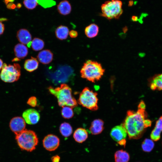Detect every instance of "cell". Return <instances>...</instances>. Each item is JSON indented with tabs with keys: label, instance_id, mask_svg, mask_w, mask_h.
Returning <instances> with one entry per match:
<instances>
[{
	"label": "cell",
	"instance_id": "1",
	"mask_svg": "<svg viewBox=\"0 0 162 162\" xmlns=\"http://www.w3.org/2000/svg\"><path fill=\"white\" fill-rule=\"evenodd\" d=\"M147 114L145 110L138 109L136 112L128 110L126 117L122 124L129 138H135L142 135L147 128L145 121Z\"/></svg>",
	"mask_w": 162,
	"mask_h": 162
},
{
	"label": "cell",
	"instance_id": "2",
	"mask_svg": "<svg viewBox=\"0 0 162 162\" xmlns=\"http://www.w3.org/2000/svg\"><path fill=\"white\" fill-rule=\"evenodd\" d=\"M48 89L50 93L57 98L60 106L73 108L77 106V102L72 95L71 89L67 84H62L56 88L50 86Z\"/></svg>",
	"mask_w": 162,
	"mask_h": 162
},
{
	"label": "cell",
	"instance_id": "3",
	"mask_svg": "<svg viewBox=\"0 0 162 162\" xmlns=\"http://www.w3.org/2000/svg\"><path fill=\"white\" fill-rule=\"evenodd\" d=\"M105 69L97 62L88 60L83 64L80 71L81 77L93 82L100 80L104 75Z\"/></svg>",
	"mask_w": 162,
	"mask_h": 162
},
{
	"label": "cell",
	"instance_id": "4",
	"mask_svg": "<svg viewBox=\"0 0 162 162\" xmlns=\"http://www.w3.org/2000/svg\"><path fill=\"white\" fill-rule=\"evenodd\" d=\"M16 139L21 149L30 152L35 149L38 142L36 133L32 130L26 129L16 135Z\"/></svg>",
	"mask_w": 162,
	"mask_h": 162
},
{
	"label": "cell",
	"instance_id": "5",
	"mask_svg": "<svg viewBox=\"0 0 162 162\" xmlns=\"http://www.w3.org/2000/svg\"><path fill=\"white\" fill-rule=\"evenodd\" d=\"M122 3L119 0H110L101 6V15L108 19H118L122 14Z\"/></svg>",
	"mask_w": 162,
	"mask_h": 162
},
{
	"label": "cell",
	"instance_id": "6",
	"mask_svg": "<svg viewBox=\"0 0 162 162\" xmlns=\"http://www.w3.org/2000/svg\"><path fill=\"white\" fill-rule=\"evenodd\" d=\"M97 95V93L90 90L88 87H85L80 94L78 103L83 106L91 110H96L98 108Z\"/></svg>",
	"mask_w": 162,
	"mask_h": 162
},
{
	"label": "cell",
	"instance_id": "7",
	"mask_svg": "<svg viewBox=\"0 0 162 162\" xmlns=\"http://www.w3.org/2000/svg\"><path fill=\"white\" fill-rule=\"evenodd\" d=\"M20 65L14 63L13 65H3L0 74L1 80L6 82H13L17 81L21 74Z\"/></svg>",
	"mask_w": 162,
	"mask_h": 162
},
{
	"label": "cell",
	"instance_id": "8",
	"mask_svg": "<svg viewBox=\"0 0 162 162\" xmlns=\"http://www.w3.org/2000/svg\"><path fill=\"white\" fill-rule=\"evenodd\" d=\"M110 135L112 138L119 144L124 145L125 143L127 133L122 124L113 127L111 130Z\"/></svg>",
	"mask_w": 162,
	"mask_h": 162
},
{
	"label": "cell",
	"instance_id": "9",
	"mask_svg": "<svg viewBox=\"0 0 162 162\" xmlns=\"http://www.w3.org/2000/svg\"><path fill=\"white\" fill-rule=\"evenodd\" d=\"M44 147L47 150L52 151L56 150L60 143L59 138L56 136L50 134L45 136L43 141Z\"/></svg>",
	"mask_w": 162,
	"mask_h": 162
},
{
	"label": "cell",
	"instance_id": "10",
	"mask_svg": "<svg viewBox=\"0 0 162 162\" xmlns=\"http://www.w3.org/2000/svg\"><path fill=\"white\" fill-rule=\"evenodd\" d=\"M26 125L24 120L21 117H15L13 118L10 122V129L16 135L25 130Z\"/></svg>",
	"mask_w": 162,
	"mask_h": 162
},
{
	"label": "cell",
	"instance_id": "11",
	"mask_svg": "<svg viewBox=\"0 0 162 162\" xmlns=\"http://www.w3.org/2000/svg\"><path fill=\"white\" fill-rule=\"evenodd\" d=\"M22 116L25 122L29 124L37 123L40 119V115L35 110L30 109L25 110L22 114Z\"/></svg>",
	"mask_w": 162,
	"mask_h": 162
},
{
	"label": "cell",
	"instance_id": "12",
	"mask_svg": "<svg viewBox=\"0 0 162 162\" xmlns=\"http://www.w3.org/2000/svg\"><path fill=\"white\" fill-rule=\"evenodd\" d=\"M17 38L21 44H27L30 46L32 40V35L27 30L25 29L19 30L17 33Z\"/></svg>",
	"mask_w": 162,
	"mask_h": 162
},
{
	"label": "cell",
	"instance_id": "13",
	"mask_svg": "<svg viewBox=\"0 0 162 162\" xmlns=\"http://www.w3.org/2000/svg\"><path fill=\"white\" fill-rule=\"evenodd\" d=\"M37 58L41 63L46 64H49L52 60L53 54L49 50H44L40 52L38 54Z\"/></svg>",
	"mask_w": 162,
	"mask_h": 162
},
{
	"label": "cell",
	"instance_id": "14",
	"mask_svg": "<svg viewBox=\"0 0 162 162\" xmlns=\"http://www.w3.org/2000/svg\"><path fill=\"white\" fill-rule=\"evenodd\" d=\"M104 122L100 119L94 120L91 123L89 130L93 135L100 134L104 129Z\"/></svg>",
	"mask_w": 162,
	"mask_h": 162
},
{
	"label": "cell",
	"instance_id": "15",
	"mask_svg": "<svg viewBox=\"0 0 162 162\" xmlns=\"http://www.w3.org/2000/svg\"><path fill=\"white\" fill-rule=\"evenodd\" d=\"M162 131V116L156 121L155 126L152 130L150 137L154 141H157L160 138V134Z\"/></svg>",
	"mask_w": 162,
	"mask_h": 162
},
{
	"label": "cell",
	"instance_id": "16",
	"mask_svg": "<svg viewBox=\"0 0 162 162\" xmlns=\"http://www.w3.org/2000/svg\"><path fill=\"white\" fill-rule=\"evenodd\" d=\"M58 12L63 15H67L71 11V5L68 1L64 0L60 2L57 6Z\"/></svg>",
	"mask_w": 162,
	"mask_h": 162
},
{
	"label": "cell",
	"instance_id": "17",
	"mask_svg": "<svg viewBox=\"0 0 162 162\" xmlns=\"http://www.w3.org/2000/svg\"><path fill=\"white\" fill-rule=\"evenodd\" d=\"M14 52L16 58L20 59L25 58L28 52L27 47L22 44H18L15 46Z\"/></svg>",
	"mask_w": 162,
	"mask_h": 162
},
{
	"label": "cell",
	"instance_id": "18",
	"mask_svg": "<svg viewBox=\"0 0 162 162\" xmlns=\"http://www.w3.org/2000/svg\"><path fill=\"white\" fill-rule=\"evenodd\" d=\"M88 137V134L87 130L82 128L76 129L73 134V137L75 141L80 143L85 141Z\"/></svg>",
	"mask_w": 162,
	"mask_h": 162
},
{
	"label": "cell",
	"instance_id": "19",
	"mask_svg": "<svg viewBox=\"0 0 162 162\" xmlns=\"http://www.w3.org/2000/svg\"><path fill=\"white\" fill-rule=\"evenodd\" d=\"M39 63L37 59L31 57V58L26 60L24 63V68L28 71L32 72L36 70L38 67Z\"/></svg>",
	"mask_w": 162,
	"mask_h": 162
},
{
	"label": "cell",
	"instance_id": "20",
	"mask_svg": "<svg viewBox=\"0 0 162 162\" xmlns=\"http://www.w3.org/2000/svg\"><path fill=\"white\" fill-rule=\"evenodd\" d=\"M69 33L68 28L64 26L60 25L58 26L55 31L56 36L60 40H63L67 39Z\"/></svg>",
	"mask_w": 162,
	"mask_h": 162
},
{
	"label": "cell",
	"instance_id": "21",
	"mask_svg": "<svg viewBox=\"0 0 162 162\" xmlns=\"http://www.w3.org/2000/svg\"><path fill=\"white\" fill-rule=\"evenodd\" d=\"M99 32V27L96 24L92 23L87 26L85 29V33L86 36L89 38L95 37Z\"/></svg>",
	"mask_w": 162,
	"mask_h": 162
},
{
	"label": "cell",
	"instance_id": "22",
	"mask_svg": "<svg viewBox=\"0 0 162 162\" xmlns=\"http://www.w3.org/2000/svg\"><path fill=\"white\" fill-rule=\"evenodd\" d=\"M115 162H128L130 159L128 153L123 150L116 151L114 155Z\"/></svg>",
	"mask_w": 162,
	"mask_h": 162
},
{
	"label": "cell",
	"instance_id": "23",
	"mask_svg": "<svg viewBox=\"0 0 162 162\" xmlns=\"http://www.w3.org/2000/svg\"><path fill=\"white\" fill-rule=\"evenodd\" d=\"M152 90H162V74L153 78L150 84Z\"/></svg>",
	"mask_w": 162,
	"mask_h": 162
},
{
	"label": "cell",
	"instance_id": "24",
	"mask_svg": "<svg viewBox=\"0 0 162 162\" xmlns=\"http://www.w3.org/2000/svg\"><path fill=\"white\" fill-rule=\"evenodd\" d=\"M60 131L62 135L65 137L70 136L72 133V128L70 125L68 123L64 122L60 127Z\"/></svg>",
	"mask_w": 162,
	"mask_h": 162
},
{
	"label": "cell",
	"instance_id": "25",
	"mask_svg": "<svg viewBox=\"0 0 162 162\" xmlns=\"http://www.w3.org/2000/svg\"><path fill=\"white\" fill-rule=\"evenodd\" d=\"M30 44L32 49L35 51L41 50L44 46V41L42 39L37 38H34Z\"/></svg>",
	"mask_w": 162,
	"mask_h": 162
},
{
	"label": "cell",
	"instance_id": "26",
	"mask_svg": "<svg viewBox=\"0 0 162 162\" xmlns=\"http://www.w3.org/2000/svg\"><path fill=\"white\" fill-rule=\"evenodd\" d=\"M154 143L151 139H146L142 144V149L143 151L146 152H151L154 147Z\"/></svg>",
	"mask_w": 162,
	"mask_h": 162
},
{
	"label": "cell",
	"instance_id": "27",
	"mask_svg": "<svg viewBox=\"0 0 162 162\" xmlns=\"http://www.w3.org/2000/svg\"><path fill=\"white\" fill-rule=\"evenodd\" d=\"M61 113L63 117L66 119L71 118L74 116V112L72 108L68 106L63 107Z\"/></svg>",
	"mask_w": 162,
	"mask_h": 162
},
{
	"label": "cell",
	"instance_id": "28",
	"mask_svg": "<svg viewBox=\"0 0 162 162\" xmlns=\"http://www.w3.org/2000/svg\"><path fill=\"white\" fill-rule=\"evenodd\" d=\"M23 3L25 6L30 10L35 8L38 4L37 0H24Z\"/></svg>",
	"mask_w": 162,
	"mask_h": 162
},
{
	"label": "cell",
	"instance_id": "29",
	"mask_svg": "<svg viewBox=\"0 0 162 162\" xmlns=\"http://www.w3.org/2000/svg\"><path fill=\"white\" fill-rule=\"evenodd\" d=\"M38 4L45 8L50 7L54 5L56 2L53 0H37Z\"/></svg>",
	"mask_w": 162,
	"mask_h": 162
},
{
	"label": "cell",
	"instance_id": "30",
	"mask_svg": "<svg viewBox=\"0 0 162 162\" xmlns=\"http://www.w3.org/2000/svg\"><path fill=\"white\" fill-rule=\"evenodd\" d=\"M27 104L32 107L36 106L37 104V100L36 98L34 96L30 97L28 100Z\"/></svg>",
	"mask_w": 162,
	"mask_h": 162
},
{
	"label": "cell",
	"instance_id": "31",
	"mask_svg": "<svg viewBox=\"0 0 162 162\" xmlns=\"http://www.w3.org/2000/svg\"><path fill=\"white\" fill-rule=\"evenodd\" d=\"M70 37L72 38H76L78 35L77 32L74 30H71L69 32V33Z\"/></svg>",
	"mask_w": 162,
	"mask_h": 162
},
{
	"label": "cell",
	"instance_id": "32",
	"mask_svg": "<svg viewBox=\"0 0 162 162\" xmlns=\"http://www.w3.org/2000/svg\"><path fill=\"white\" fill-rule=\"evenodd\" d=\"M51 160L52 162H59L60 157L59 156L56 155L52 158Z\"/></svg>",
	"mask_w": 162,
	"mask_h": 162
},
{
	"label": "cell",
	"instance_id": "33",
	"mask_svg": "<svg viewBox=\"0 0 162 162\" xmlns=\"http://www.w3.org/2000/svg\"><path fill=\"white\" fill-rule=\"evenodd\" d=\"M138 108L139 109L145 110L146 105L143 101L141 100L138 106Z\"/></svg>",
	"mask_w": 162,
	"mask_h": 162
},
{
	"label": "cell",
	"instance_id": "34",
	"mask_svg": "<svg viewBox=\"0 0 162 162\" xmlns=\"http://www.w3.org/2000/svg\"><path fill=\"white\" fill-rule=\"evenodd\" d=\"M4 29V24L2 22H0V35L3 33Z\"/></svg>",
	"mask_w": 162,
	"mask_h": 162
},
{
	"label": "cell",
	"instance_id": "35",
	"mask_svg": "<svg viewBox=\"0 0 162 162\" xmlns=\"http://www.w3.org/2000/svg\"><path fill=\"white\" fill-rule=\"evenodd\" d=\"M7 7L9 9H14L16 7V5L14 4L10 3L8 5Z\"/></svg>",
	"mask_w": 162,
	"mask_h": 162
},
{
	"label": "cell",
	"instance_id": "36",
	"mask_svg": "<svg viewBox=\"0 0 162 162\" xmlns=\"http://www.w3.org/2000/svg\"><path fill=\"white\" fill-rule=\"evenodd\" d=\"M14 0H4L6 4H8L9 2H13Z\"/></svg>",
	"mask_w": 162,
	"mask_h": 162
},
{
	"label": "cell",
	"instance_id": "37",
	"mask_svg": "<svg viewBox=\"0 0 162 162\" xmlns=\"http://www.w3.org/2000/svg\"><path fill=\"white\" fill-rule=\"evenodd\" d=\"M3 62L0 59V70L2 69L3 66Z\"/></svg>",
	"mask_w": 162,
	"mask_h": 162
},
{
	"label": "cell",
	"instance_id": "38",
	"mask_svg": "<svg viewBox=\"0 0 162 162\" xmlns=\"http://www.w3.org/2000/svg\"><path fill=\"white\" fill-rule=\"evenodd\" d=\"M7 19L5 18H0V22H3L7 20Z\"/></svg>",
	"mask_w": 162,
	"mask_h": 162
}]
</instances>
